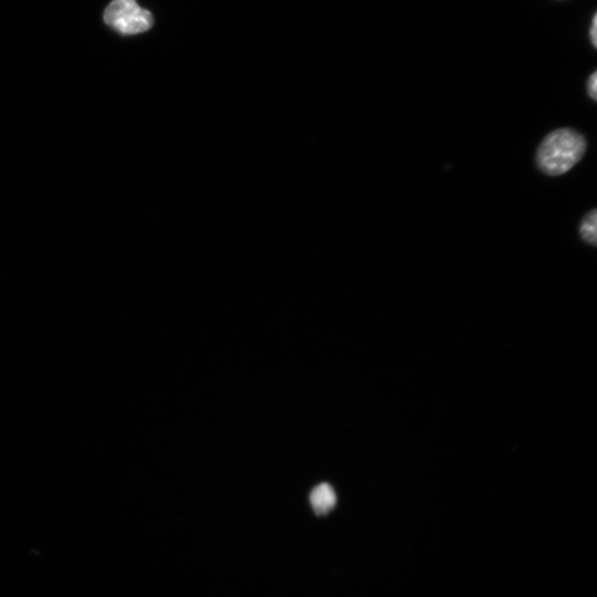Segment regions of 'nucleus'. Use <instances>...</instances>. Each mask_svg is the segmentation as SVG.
<instances>
[{
	"mask_svg": "<svg viewBox=\"0 0 597 597\" xmlns=\"http://www.w3.org/2000/svg\"><path fill=\"white\" fill-rule=\"evenodd\" d=\"M585 149L586 140L582 134L574 129L559 128L541 142L536 151V164L546 175H561L579 161Z\"/></svg>",
	"mask_w": 597,
	"mask_h": 597,
	"instance_id": "f257e3e1",
	"label": "nucleus"
},
{
	"mask_svg": "<svg viewBox=\"0 0 597 597\" xmlns=\"http://www.w3.org/2000/svg\"><path fill=\"white\" fill-rule=\"evenodd\" d=\"M103 19L109 28L124 35L145 32L154 24L150 11L139 7L136 0H112Z\"/></svg>",
	"mask_w": 597,
	"mask_h": 597,
	"instance_id": "f03ea898",
	"label": "nucleus"
},
{
	"mask_svg": "<svg viewBox=\"0 0 597 597\" xmlns=\"http://www.w3.org/2000/svg\"><path fill=\"white\" fill-rule=\"evenodd\" d=\"M310 502L314 511L320 514L329 512L336 503V494L327 483L315 486L310 494Z\"/></svg>",
	"mask_w": 597,
	"mask_h": 597,
	"instance_id": "7ed1b4c3",
	"label": "nucleus"
},
{
	"mask_svg": "<svg viewBox=\"0 0 597 597\" xmlns=\"http://www.w3.org/2000/svg\"><path fill=\"white\" fill-rule=\"evenodd\" d=\"M597 214L596 210L589 211L580 222L579 234L582 239L595 245L597 242Z\"/></svg>",
	"mask_w": 597,
	"mask_h": 597,
	"instance_id": "20e7f679",
	"label": "nucleus"
},
{
	"mask_svg": "<svg viewBox=\"0 0 597 597\" xmlns=\"http://www.w3.org/2000/svg\"><path fill=\"white\" fill-rule=\"evenodd\" d=\"M587 93L593 98H597V73L594 72L587 80Z\"/></svg>",
	"mask_w": 597,
	"mask_h": 597,
	"instance_id": "39448f33",
	"label": "nucleus"
},
{
	"mask_svg": "<svg viewBox=\"0 0 597 597\" xmlns=\"http://www.w3.org/2000/svg\"><path fill=\"white\" fill-rule=\"evenodd\" d=\"M596 27H597V15L595 14L594 18H593V23H591V28H590V32H589L591 43L594 44V46L597 45V41H596L597 40V35H596L597 29H596Z\"/></svg>",
	"mask_w": 597,
	"mask_h": 597,
	"instance_id": "423d86ee",
	"label": "nucleus"
}]
</instances>
